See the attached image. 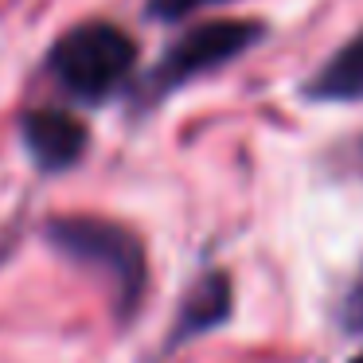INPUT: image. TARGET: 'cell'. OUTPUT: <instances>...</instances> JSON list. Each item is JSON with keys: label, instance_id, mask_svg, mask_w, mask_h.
<instances>
[{"label": "cell", "instance_id": "5", "mask_svg": "<svg viewBox=\"0 0 363 363\" xmlns=\"http://www.w3.org/2000/svg\"><path fill=\"white\" fill-rule=\"evenodd\" d=\"M227 316H230V277L219 274V269H215V274H203L188 289V297H184L168 344L176 347V344H184V340H191V336H203V332L219 328Z\"/></svg>", "mask_w": 363, "mask_h": 363}, {"label": "cell", "instance_id": "1", "mask_svg": "<svg viewBox=\"0 0 363 363\" xmlns=\"http://www.w3.org/2000/svg\"><path fill=\"white\" fill-rule=\"evenodd\" d=\"M48 238L59 254L98 269L113 289V305L121 316H129L145 297L149 266H145V246L133 230L110 219H90V215H67L48 227Z\"/></svg>", "mask_w": 363, "mask_h": 363}, {"label": "cell", "instance_id": "10", "mask_svg": "<svg viewBox=\"0 0 363 363\" xmlns=\"http://www.w3.org/2000/svg\"><path fill=\"white\" fill-rule=\"evenodd\" d=\"M359 160H363V141H359Z\"/></svg>", "mask_w": 363, "mask_h": 363}, {"label": "cell", "instance_id": "2", "mask_svg": "<svg viewBox=\"0 0 363 363\" xmlns=\"http://www.w3.org/2000/svg\"><path fill=\"white\" fill-rule=\"evenodd\" d=\"M48 63L67 94L82 98V102H102L133 74L137 43L118 24L90 20V24L71 28L51 48Z\"/></svg>", "mask_w": 363, "mask_h": 363}, {"label": "cell", "instance_id": "3", "mask_svg": "<svg viewBox=\"0 0 363 363\" xmlns=\"http://www.w3.org/2000/svg\"><path fill=\"white\" fill-rule=\"evenodd\" d=\"M258 40H262V24H254V20H211V24L191 28L160 55L157 71L149 79V94L160 98L168 90L184 86V82L203 79V74L235 63Z\"/></svg>", "mask_w": 363, "mask_h": 363}, {"label": "cell", "instance_id": "4", "mask_svg": "<svg viewBox=\"0 0 363 363\" xmlns=\"http://www.w3.org/2000/svg\"><path fill=\"white\" fill-rule=\"evenodd\" d=\"M20 137H24L32 160L43 172H63V168L79 164L86 152V125L63 110H32L20 121Z\"/></svg>", "mask_w": 363, "mask_h": 363}, {"label": "cell", "instance_id": "7", "mask_svg": "<svg viewBox=\"0 0 363 363\" xmlns=\"http://www.w3.org/2000/svg\"><path fill=\"white\" fill-rule=\"evenodd\" d=\"M211 4H227V0H149L145 12L152 20H164V24H176V20H188L196 12L211 9Z\"/></svg>", "mask_w": 363, "mask_h": 363}, {"label": "cell", "instance_id": "8", "mask_svg": "<svg viewBox=\"0 0 363 363\" xmlns=\"http://www.w3.org/2000/svg\"><path fill=\"white\" fill-rule=\"evenodd\" d=\"M340 324L347 332H363V274L352 281V289L340 301Z\"/></svg>", "mask_w": 363, "mask_h": 363}, {"label": "cell", "instance_id": "6", "mask_svg": "<svg viewBox=\"0 0 363 363\" xmlns=\"http://www.w3.org/2000/svg\"><path fill=\"white\" fill-rule=\"evenodd\" d=\"M305 98H313V102H363V32L347 40L305 82Z\"/></svg>", "mask_w": 363, "mask_h": 363}, {"label": "cell", "instance_id": "9", "mask_svg": "<svg viewBox=\"0 0 363 363\" xmlns=\"http://www.w3.org/2000/svg\"><path fill=\"white\" fill-rule=\"evenodd\" d=\"M347 363H363V352H359V355H352V359H347Z\"/></svg>", "mask_w": 363, "mask_h": 363}]
</instances>
